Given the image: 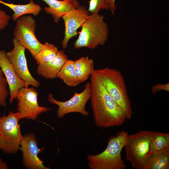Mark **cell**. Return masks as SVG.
<instances>
[{
  "instance_id": "28",
  "label": "cell",
  "mask_w": 169,
  "mask_h": 169,
  "mask_svg": "<svg viewBox=\"0 0 169 169\" xmlns=\"http://www.w3.org/2000/svg\"></svg>"
},
{
  "instance_id": "24",
  "label": "cell",
  "mask_w": 169,
  "mask_h": 169,
  "mask_svg": "<svg viewBox=\"0 0 169 169\" xmlns=\"http://www.w3.org/2000/svg\"><path fill=\"white\" fill-rule=\"evenodd\" d=\"M11 18L10 16L8 15L6 12L0 9V29H4L7 26Z\"/></svg>"
},
{
  "instance_id": "21",
  "label": "cell",
  "mask_w": 169,
  "mask_h": 169,
  "mask_svg": "<svg viewBox=\"0 0 169 169\" xmlns=\"http://www.w3.org/2000/svg\"><path fill=\"white\" fill-rule=\"evenodd\" d=\"M59 50L54 45L46 42L42 49L36 55L34 59L37 64L49 62L56 57Z\"/></svg>"
},
{
  "instance_id": "7",
  "label": "cell",
  "mask_w": 169,
  "mask_h": 169,
  "mask_svg": "<svg viewBox=\"0 0 169 169\" xmlns=\"http://www.w3.org/2000/svg\"><path fill=\"white\" fill-rule=\"evenodd\" d=\"M13 30L14 38L30 52L33 58L42 49L41 43L35 35L36 21L30 15H23L16 21Z\"/></svg>"
},
{
  "instance_id": "5",
  "label": "cell",
  "mask_w": 169,
  "mask_h": 169,
  "mask_svg": "<svg viewBox=\"0 0 169 169\" xmlns=\"http://www.w3.org/2000/svg\"><path fill=\"white\" fill-rule=\"evenodd\" d=\"M153 132L141 130L128 135L124 146L125 158L132 168L144 169L146 160L151 154V142Z\"/></svg>"
},
{
  "instance_id": "13",
  "label": "cell",
  "mask_w": 169,
  "mask_h": 169,
  "mask_svg": "<svg viewBox=\"0 0 169 169\" xmlns=\"http://www.w3.org/2000/svg\"><path fill=\"white\" fill-rule=\"evenodd\" d=\"M0 68L7 81L10 95L9 102L11 103L16 98L19 90L29 85L19 78L7 58L6 52L4 50L0 51Z\"/></svg>"
},
{
  "instance_id": "9",
  "label": "cell",
  "mask_w": 169,
  "mask_h": 169,
  "mask_svg": "<svg viewBox=\"0 0 169 169\" xmlns=\"http://www.w3.org/2000/svg\"><path fill=\"white\" fill-rule=\"evenodd\" d=\"M90 96V83L88 82L85 84L84 89L82 92L79 93L75 92L73 96L67 101H61L57 100L50 93L49 94L48 99L51 104L58 105L57 116L59 118H62L66 114L73 112L80 113L84 116H88L89 113L85 110V107Z\"/></svg>"
},
{
  "instance_id": "20",
  "label": "cell",
  "mask_w": 169,
  "mask_h": 169,
  "mask_svg": "<svg viewBox=\"0 0 169 169\" xmlns=\"http://www.w3.org/2000/svg\"><path fill=\"white\" fill-rule=\"evenodd\" d=\"M151 146V154H158L169 151V134L153 132Z\"/></svg>"
},
{
  "instance_id": "11",
  "label": "cell",
  "mask_w": 169,
  "mask_h": 169,
  "mask_svg": "<svg viewBox=\"0 0 169 169\" xmlns=\"http://www.w3.org/2000/svg\"><path fill=\"white\" fill-rule=\"evenodd\" d=\"M38 141L33 133H28L23 136L20 149L22 152V163L29 169H48L38 156L43 151L44 147H38Z\"/></svg>"
},
{
  "instance_id": "8",
  "label": "cell",
  "mask_w": 169,
  "mask_h": 169,
  "mask_svg": "<svg viewBox=\"0 0 169 169\" xmlns=\"http://www.w3.org/2000/svg\"><path fill=\"white\" fill-rule=\"evenodd\" d=\"M38 93L34 87L20 88L16 98L18 101L17 112L20 120L36 119L41 114L52 109L39 105L38 102Z\"/></svg>"
},
{
  "instance_id": "22",
  "label": "cell",
  "mask_w": 169,
  "mask_h": 169,
  "mask_svg": "<svg viewBox=\"0 0 169 169\" xmlns=\"http://www.w3.org/2000/svg\"><path fill=\"white\" fill-rule=\"evenodd\" d=\"M110 0H90L88 11L90 14H97L102 9L110 10Z\"/></svg>"
},
{
  "instance_id": "6",
  "label": "cell",
  "mask_w": 169,
  "mask_h": 169,
  "mask_svg": "<svg viewBox=\"0 0 169 169\" xmlns=\"http://www.w3.org/2000/svg\"><path fill=\"white\" fill-rule=\"evenodd\" d=\"M17 112L10 111L0 117V151L8 154L16 153L20 149L23 135Z\"/></svg>"
},
{
  "instance_id": "25",
  "label": "cell",
  "mask_w": 169,
  "mask_h": 169,
  "mask_svg": "<svg viewBox=\"0 0 169 169\" xmlns=\"http://www.w3.org/2000/svg\"><path fill=\"white\" fill-rule=\"evenodd\" d=\"M152 93L155 94L160 91H169V83L162 84L158 83L152 86L151 89Z\"/></svg>"
},
{
  "instance_id": "16",
  "label": "cell",
  "mask_w": 169,
  "mask_h": 169,
  "mask_svg": "<svg viewBox=\"0 0 169 169\" xmlns=\"http://www.w3.org/2000/svg\"><path fill=\"white\" fill-rule=\"evenodd\" d=\"M0 3L9 8L13 12L12 19L14 21L20 16L27 14H31L34 16L39 14L42 10L41 6L35 3L33 0L25 4H15L8 3L0 0Z\"/></svg>"
},
{
  "instance_id": "19",
  "label": "cell",
  "mask_w": 169,
  "mask_h": 169,
  "mask_svg": "<svg viewBox=\"0 0 169 169\" xmlns=\"http://www.w3.org/2000/svg\"><path fill=\"white\" fill-rule=\"evenodd\" d=\"M169 151L151 154L146 160L144 169H169Z\"/></svg>"
},
{
  "instance_id": "23",
  "label": "cell",
  "mask_w": 169,
  "mask_h": 169,
  "mask_svg": "<svg viewBox=\"0 0 169 169\" xmlns=\"http://www.w3.org/2000/svg\"><path fill=\"white\" fill-rule=\"evenodd\" d=\"M0 68V106L6 107V100L9 94L7 87L8 84L7 79Z\"/></svg>"
},
{
  "instance_id": "2",
  "label": "cell",
  "mask_w": 169,
  "mask_h": 169,
  "mask_svg": "<svg viewBox=\"0 0 169 169\" xmlns=\"http://www.w3.org/2000/svg\"><path fill=\"white\" fill-rule=\"evenodd\" d=\"M129 135L128 131H119L109 139L106 149L101 153L87 156L90 169H124L126 167L121 153Z\"/></svg>"
},
{
  "instance_id": "10",
  "label": "cell",
  "mask_w": 169,
  "mask_h": 169,
  "mask_svg": "<svg viewBox=\"0 0 169 169\" xmlns=\"http://www.w3.org/2000/svg\"><path fill=\"white\" fill-rule=\"evenodd\" d=\"M13 48L6 52L7 58L19 78L34 88L38 87L39 82L32 75L28 69L25 56V48L15 38L13 39Z\"/></svg>"
},
{
  "instance_id": "15",
  "label": "cell",
  "mask_w": 169,
  "mask_h": 169,
  "mask_svg": "<svg viewBox=\"0 0 169 169\" xmlns=\"http://www.w3.org/2000/svg\"><path fill=\"white\" fill-rule=\"evenodd\" d=\"M68 59V56L64 50H59L57 55L53 60L38 64L36 72L38 75L47 79L57 78L58 74Z\"/></svg>"
},
{
  "instance_id": "3",
  "label": "cell",
  "mask_w": 169,
  "mask_h": 169,
  "mask_svg": "<svg viewBox=\"0 0 169 169\" xmlns=\"http://www.w3.org/2000/svg\"><path fill=\"white\" fill-rule=\"evenodd\" d=\"M95 70L106 90L126 118L130 119L133 113L131 103L125 80L121 72L107 67Z\"/></svg>"
},
{
  "instance_id": "4",
  "label": "cell",
  "mask_w": 169,
  "mask_h": 169,
  "mask_svg": "<svg viewBox=\"0 0 169 169\" xmlns=\"http://www.w3.org/2000/svg\"><path fill=\"white\" fill-rule=\"evenodd\" d=\"M78 39L74 44L76 49L86 47L90 49L105 44L107 40L109 29L103 15L90 14L82 26Z\"/></svg>"
},
{
  "instance_id": "27",
  "label": "cell",
  "mask_w": 169,
  "mask_h": 169,
  "mask_svg": "<svg viewBox=\"0 0 169 169\" xmlns=\"http://www.w3.org/2000/svg\"><path fill=\"white\" fill-rule=\"evenodd\" d=\"M8 165L0 157V169H7Z\"/></svg>"
},
{
  "instance_id": "17",
  "label": "cell",
  "mask_w": 169,
  "mask_h": 169,
  "mask_svg": "<svg viewBox=\"0 0 169 169\" xmlns=\"http://www.w3.org/2000/svg\"><path fill=\"white\" fill-rule=\"evenodd\" d=\"M57 78L69 86L74 87L80 84L75 70V62L68 59L58 74Z\"/></svg>"
},
{
  "instance_id": "26",
  "label": "cell",
  "mask_w": 169,
  "mask_h": 169,
  "mask_svg": "<svg viewBox=\"0 0 169 169\" xmlns=\"http://www.w3.org/2000/svg\"><path fill=\"white\" fill-rule=\"evenodd\" d=\"M115 0H110L111 4V8L110 11L112 15H114L116 9V6L115 5Z\"/></svg>"
},
{
  "instance_id": "1",
  "label": "cell",
  "mask_w": 169,
  "mask_h": 169,
  "mask_svg": "<svg viewBox=\"0 0 169 169\" xmlns=\"http://www.w3.org/2000/svg\"><path fill=\"white\" fill-rule=\"evenodd\" d=\"M90 76V98L95 125L101 128L121 125L126 119L104 86L94 67Z\"/></svg>"
},
{
  "instance_id": "14",
  "label": "cell",
  "mask_w": 169,
  "mask_h": 169,
  "mask_svg": "<svg viewBox=\"0 0 169 169\" xmlns=\"http://www.w3.org/2000/svg\"><path fill=\"white\" fill-rule=\"evenodd\" d=\"M49 7L44 10L46 13L51 15L54 21L58 23L60 18L71 10L78 8L80 3L77 0H42Z\"/></svg>"
},
{
  "instance_id": "12",
  "label": "cell",
  "mask_w": 169,
  "mask_h": 169,
  "mask_svg": "<svg viewBox=\"0 0 169 169\" xmlns=\"http://www.w3.org/2000/svg\"><path fill=\"white\" fill-rule=\"evenodd\" d=\"M89 13L84 6L80 5L62 17L65 25L64 37L61 42L64 49L67 48L69 40L78 33L77 30L82 27L87 19L90 14Z\"/></svg>"
},
{
  "instance_id": "18",
  "label": "cell",
  "mask_w": 169,
  "mask_h": 169,
  "mask_svg": "<svg viewBox=\"0 0 169 169\" xmlns=\"http://www.w3.org/2000/svg\"><path fill=\"white\" fill-rule=\"evenodd\" d=\"M75 70L79 83L86 80L90 75L94 62L88 57H83L75 61Z\"/></svg>"
}]
</instances>
